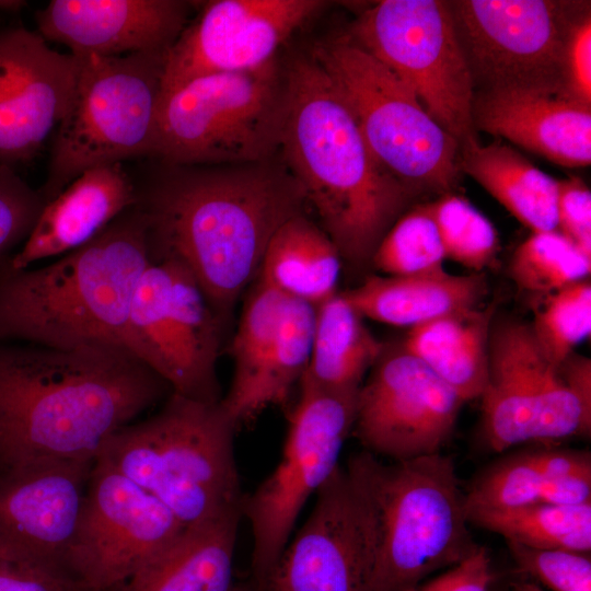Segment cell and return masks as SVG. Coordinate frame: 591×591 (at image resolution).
I'll return each mask as SVG.
<instances>
[{
  "label": "cell",
  "mask_w": 591,
  "mask_h": 591,
  "mask_svg": "<svg viewBox=\"0 0 591 591\" xmlns=\"http://www.w3.org/2000/svg\"><path fill=\"white\" fill-rule=\"evenodd\" d=\"M447 259L429 205L403 213L375 248L371 264L386 276H403L443 269Z\"/></svg>",
  "instance_id": "35"
},
{
  "label": "cell",
  "mask_w": 591,
  "mask_h": 591,
  "mask_svg": "<svg viewBox=\"0 0 591 591\" xmlns=\"http://www.w3.org/2000/svg\"><path fill=\"white\" fill-rule=\"evenodd\" d=\"M510 591H545L540 584L531 580L513 581Z\"/></svg>",
  "instance_id": "46"
},
{
  "label": "cell",
  "mask_w": 591,
  "mask_h": 591,
  "mask_svg": "<svg viewBox=\"0 0 591 591\" xmlns=\"http://www.w3.org/2000/svg\"><path fill=\"white\" fill-rule=\"evenodd\" d=\"M26 5V2L20 0H0V11L19 12Z\"/></svg>",
  "instance_id": "47"
},
{
  "label": "cell",
  "mask_w": 591,
  "mask_h": 591,
  "mask_svg": "<svg viewBox=\"0 0 591 591\" xmlns=\"http://www.w3.org/2000/svg\"><path fill=\"white\" fill-rule=\"evenodd\" d=\"M285 68L282 162L341 259L361 269L371 264L414 193L376 160L349 106L311 51L294 56Z\"/></svg>",
  "instance_id": "3"
},
{
  "label": "cell",
  "mask_w": 591,
  "mask_h": 591,
  "mask_svg": "<svg viewBox=\"0 0 591 591\" xmlns=\"http://www.w3.org/2000/svg\"><path fill=\"white\" fill-rule=\"evenodd\" d=\"M518 569L552 591H591V560L587 554L534 548L507 542Z\"/></svg>",
  "instance_id": "39"
},
{
  "label": "cell",
  "mask_w": 591,
  "mask_h": 591,
  "mask_svg": "<svg viewBox=\"0 0 591 591\" xmlns=\"http://www.w3.org/2000/svg\"><path fill=\"white\" fill-rule=\"evenodd\" d=\"M178 0H51L35 14L37 33L77 57L166 51L188 23Z\"/></svg>",
  "instance_id": "21"
},
{
  "label": "cell",
  "mask_w": 591,
  "mask_h": 591,
  "mask_svg": "<svg viewBox=\"0 0 591 591\" xmlns=\"http://www.w3.org/2000/svg\"><path fill=\"white\" fill-rule=\"evenodd\" d=\"M315 306L287 297L276 340L248 407V424L269 406H285L310 360Z\"/></svg>",
  "instance_id": "33"
},
{
  "label": "cell",
  "mask_w": 591,
  "mask_h": 591,
  "mask_svg": "<svg viewBox=\"0 0 591 591\" xmlns=\"http://www.w3.org/2000/svg\"><path fill=\"white\" fill-rule=\"evenodd\" d=\"M45 205L39 189L32 188L13 166L0 163V264L27 240Z\"/></svg>",
  "instance_id": "38"
},
{
  "label": "cell",
  "mask_w": 591,
  "mask_h": 591,
  "mask_svg": "<svg viewBox=\"0 0 591 591\" xmlns=\"http://www.w3.org/2000/svg\"><path fill=\"white\" fill-rule=\"evenodd\" d=\"M375 528L374 591H406L475 548L454 462L441 452L383 463L360 452L346 466Z\"/></svg>",
  "instance_id": "6"
},
{
  "label": "cell",
  "mask_w": 591,
  "mask_h": 591,
  "mask_svg": "<svg viewBox=\"0 0 591 591\" xmlns=\"http://www.w3.org/2000/svg\"><path fill=\"white\" fill-rule=\"evenodd\" d=\"M557 231L591 258V193L579 177L557 181Z\"/></svg>",
  "instance_id": "41"
},
{
  "label": "cell",
  "mask_w": 591,
  "mask_h": 591,
  "mask_svg": "<svg viewBox=\"0 0 591 591\" xmlns=\"http://www.w3.org/2000/svg\"><path fill=\"white\" fill-rule=\"evenodd\" d=\"M287 296L257 281L230 345L233 378L220 406L236 428L248 424V407L267 364Z\"/></svg>",
  "instance_id": "30"
},
{
  "label": "cell",
  "mask_w": 591,
  "mask_h": 591,
  "mask_svg": "<svg viewBox=\"0 0 591 591\" xmlns=\"http://www.w3.org/2000/svg\"><path fill=\"white\" fill-rule=\"evenodd\" d=\"M468 523L534 548L580 554L591 551V503L554 506L535 503L507 510L467 513Z\"/></svg>",
  "instance_id": "32"
},
{
  "label": "cell",
  "mask_w": 591,
  "mask_h": 591,
  "mask_svg": "<svg viewBox=\"0 0 591 591\" xmlns=\"http://www.w3.org/2000/svg\"><path fill=\"white\" fill-rule=\"evenodd\" d=\"M136 202V184L123 163L88 170L46 202L10 265L23 269L69 253L95 237Z\"/></svg>",
  "instance_id": "23"
},
{
  "label": "cell",
  "mask_w": 591,
  "mask_h": 591,
  "mask_svg": "<svg viewBox=\"0 0 591 591\" xmlns=\"http://www.w3.org/2000/svg\"><path fill=\"white\" fill-rule=\"evenodd\" d=\"M341 292L315 306L312 350L300 382L329 392H358L383 345Z\"/></svg>",
  "instance_id": "29"
},
{
  "label": "cell",
  "mask_w": 591,
  "mask_h": 591,
  "mask_svg": "<svg viewBox=\"0 0 591 591\" xmlns=\"http://www.w3.org/2000/svg\"><path fill=\"white\" fill-rule=\"evenodd\" d=\"M321 0H215L166 50L161 95L198 77L257 69L321 12Z\"/></svg>",
  "instance_id": "18"
},
{
  "label": "cell",
  "mask_w": 591,
  "mask_h": 591,
  "mask_svg": "<svg viewBox=\"0 0 591 591\" xmlns=\"http://www.w3.org/2000/svg\"><path fill=\"white\" fill-rule=\"evenodd\" d=\"M566 90L591 104V19L586 15L573 28L565 57Z\"/></svg>",
  "instance_id": "43"
},
{
  "label": "cell",
  "mask_w": 591,
  "mask_h": 591,
  "mask_svg": "<svg viewBox=\"0 0 591 591\" xmlns=\"http://www.w3.org/2000/svg\"><path fill=\"white\" fill-rule=\"evenodd\" d=\"M0 591H89L68 570L0 541Z\"/></svg>",
  "instance_id": "40"
},
{
  "label": "cell",
  "mask_w": 591,
  "mask_h": 591,
  "mask_svg": "<svg viewBox=\"0 0 591 591\" xmlns=\"http://www.w3.org/2000/svg\"><path fill=\"white\" fill-rule=\"evenodd\" d=\"M540 503L566 507L591 503V472L549 479Z\"/></svg>",
  "instance_id": "44"
},
{
  "label": "cell",
  "mask_w": 591,
  "mask_h": 591,
  "mask_svg": "<svg viewBox=\"0 0 591 591\" xmlns=\"http://www.w3.org/2000/svg\"><path fill=\"white\" fill-rule=\"evenodd\" d=\"M224 323L193 274L173 258L152 259L128 310L121 343L181 396L217 404Z\"/></svg>",
  "instance_id": "11"
},
{
  "label": "cell",
  "mask_w": 591,
  "mask_h": 591,
  "mask_svg": "<svg viewBox=\"0 0 591 591\" xmlns=\"http://www.w3.org/2000/svg\"><path fill=\"white\" fill-rule=\"evenodd\" d=\"M448 5L474 83L485 90H566V48L575 26L590 13L586 4L459 0Z\"/></svg>",
  "instance_id": "13"
},
{
  "label": "cell",
  "mask_w": 591,
  "mask_h": 591,
  "mask_svg": "<svg viewBox=\"0 0 591 591\" xmlns=\"http://www.w3.org/2000/svg\"><path fill=\"white\" fill-rule=\"evenodd\" d=\"M561 379L581 404L591 412V361L575 351L559 366Z\"/></svg>",
  "instance_id": "45"
},
{
  "label": "cell",
  "mask_w": 591,
  "mask_h": 591,
  "mask_svg": "<svg viewBox=\"0 0 591 591\" xmlns=\"http://www.w3.org/2000/svg\"><path fill=\"white\" fill-rule=\"evenodd\" d=\"M162 164L136 184L152 259L173 258L195 277L224 323L257 278L277 230L304 213L305 195L283 163L234 167Z\"/></svg>",
  "instance_id": "1"
},
{
  "label": "cell",
  "mask_w": 591,
  "mask_h": 591,
  "mask_svg": "<svg viewBox=\"0 0 591 591\" xmlns=\"http://www.w3.org/2000/svg\"><path fill=\"white\" fill-rule=\"evenodd\" d=\"M589 466L588 455L577 451L537 450L511 456L485 472L465 494L466 514L540 503L549 479Z\"/></svg>",
  "instance_id": "31"
},
{
  "label": "cell",
  "mask_w": 591,
  "mask_h": 591,
  "mask_svg": "<svg viewBox=\"0 0 591 591\" xmlns=\"http://www.w3.org/2000/svg\"><path fill=\"white\" fill-rule=\"evenodd\" d=\"M287 103L278 58L189 80L161 95L151 159L183 166L269 161L279 151Z\"/></svg>",
  "instance_id": "7"
},
{
  "label": "cell",
  "mask_w": 591,
  "mask_h": 591,
  "mask_svg": "<svg viewBox=\"0 0 591 591\" xmlns=\"http://www.w3.org/2000/svg\"><path fill=\"white\" fill-rule=\"evenodd\" d=\"M529 325L543 355L558 367L590 336V281L586 279L546 296Z\"/></svg>",
  "instance_id": "37"
},
{
  "label": "cell",
  "mask_w": 591,
  "mask_h": 591,
  "mask_svg": "<svg viewBox=\"0 0 591 591\" xmlns=\"http://www.w3.org/2000/svg\"><path fill=\"white\" fill-rule=\"evenodd\" d=\"M241 512L186 526L130 578L108 591H253L234 576Z\"/></svg>",
  "instance_id": "24"
},
{
  "label": "cell",
  "mask_w": 591,
  "mask_h": 591,
  "mask_svg": "<svg viewBox=\"0 0 591 591\" xmlns=\"http://www.w3.org/2000/svg\"><path fill=\"white\" fill-rule=\"evenodd\" d=\"M348 37L395 73L460 144L474 137V82L448 2L379 1Z\"/></svg>",
  "instance_id": "12"
},
{
  "label": "cell",
  "mask_w": 591,
  "mask_h": 591,
  "mask_svg": "<svg viewBox=\"0 0 591 591\" xmlns=\"http://www.w3.org/2000/svg\"><path fill=\"white\" fill-rule=\"evenodd\" d=\"M299 384L279 463L241 503L242 518L252 532V587L270 572L303 506L339 466L344 443L354 428L359 391L329 392Z\"/></svg>",
  "instance_id": "10"
},
{
  "label": "cell",
  "mask_w": 591,
  "mask_h": 591,
  "mask_svg": "<svg viewBox=\"0 0 591 591\" xmlns=\"http://www.w3.org/2000/svg\"><path fill=\"white\" fill-rule=\"evenodd\" d=\"M464 403L403 347L383 350L358 392L352 433L378 457L431 455L451 437Z\"/></svg>",
  "instance_id": "16"
},
{
  "label": "cell",
  "mask_w": 591,
  "mask_h": 591,
  "mask_svg": "<svg viewBox=\"0 0 591 591\" xmlns=\"http://www.w3.org/2000/svg\"><path fill=\"white\" fill-rule=\"evenodd\" d=\"M591 258L559 231L533 232L510 263L515 285L532 294L548 296L590 276Z\"/></svg>",
  "instance_id": "34"
},
{
  "label": "cell",
  "mask_w": 591,
  "mask_h": 591,
  "mask_svg": "<svg viewBox=\"0 0 591 591\" xmlns=\"http://www.w3.org/2000/svg\"><path fill=\"white\" fill-rule=\"evenodd\" d=\"M341 256L305 213L286 221L271 237L257 281L314 306L337 293Z\"/></svg>",
  "instance_id": "28"
},
{
  "label": "cell",
  "mask_w": 591,
  "mask_h": 591,
  "mask_svg": "<svg viewBox=\"0 0 591 591\" xmlns=\"http://www.w3.org/2000/svg\"><path fill=\"white\" fill-rule=\"evenodd\" d=\"M165 53L76 56L74 89L39 188L46 202L88 170L151 159Z\"/></svg>",
  "instance_id": "8"
},
{
  "label": "cell",
  "mask_w": 591,
  "mask_h": 591,
  "mask_svg": "<svg viewBox=\"0 0 591 591\" xmlns=\"http://www.w3.org/2000/svg\"><path fill=\"white\" fill-rule=\"evenodd\" d=\"M94 463L49 459L0 467V541L71 572Z\"/></svg>",
  "instance_id": "20"
},
{
  "label": "cell",
  "mask_w": 591,
  "mask_h": 591,
  "mask_svg": "<svg viewBox=\"0 0 591 591\" xmlns=\"http://www.w3.org/2000/svg\"><path fill=\"white\" fill-rule=\"evenodd\" d=\"M170 386L124 345L0 340V467L96 461Z\"/></svg>",
  "instance_id": "2"
},
{
  "label": "cell",
  "mask_w": 591,
  "mask_h": 591,
  "mask_svg": "<svg viewBox=\"0 0 591 591\" xmlns=\"http://www.w3.org/2000/svg\"><path fill=\"white\" fill-rule=\"evenodd\" d=\"M450 258L474 273L490 266L499 250L493 223L465 198L444 194L428 204Z\"/></svg>",
  "instance_id": "36"
},
{
  "label": "cell",
  "mask_w": 591,
  "mask_h": 591,
  "mask_svg": "<svg viewBox=\"0 0 591 591\" xmlns=\"http://www.w3.org/2000/svg\"><path fill=\"white\" fill-rule=\"evenodd\" d=\"M497 575L488 549L477 545L437 578L406 591H496Z\"/></svg>",
  "instance_id": "42"
},
{
  "label": "cell",
  "mask_w": 591,
  "mask_h": 591,
  "mask_svg": "<svg viewBox=\"0 0 591 591\" xmlns=\"http://www.w3.org/2000/svg\"><path fill=\"white\" fill-rule=\"evenodd\" d=\"M311 54L352 112L376 160L410 192L444 193L460 171V142L389 68L348 36L317 43Z\"/></svg>",
  "instance_id": "9"
},
{
  "label": "cell",
  "mask_w": 591,
  "mask_h": 591,
  "mask_svg": "<svg viewBox=\"0 0 591 591\" xmlns=\"http://www.w3.org/2000/svg\"><path fill=\"white\" fill-rule=\"evenodd\" d=\"M363 316L410 328L433 318L479 306L487 293L484 275H452L444 269L403 276H369L341 292Z\"/></svg>",
  "instance_id": "25"
},
{
  "label": "cell",
  "mask_w": 591,
  "mask_h": 591,
  "mask_svg": "<svg viewBox=\"0 0 591 591\" xmlns=\"http://www.w3.org/2000/svg\"><path fill=\"white\" fill-rule=\"evenodd\" d=\"M185 528L153 496L95 461L68 568L89 591H108Z\"/></svg>",
  "instance_id": "17"
},
{
  "label": "cell",
  "mask_w": 591,
  "mask_h": 591,
  "mask_svg": "<svg viewBox=\"0 0 591 591\" xmlns=\"http://www.w3.org/2000/svg\"><path fill=\"white\" fill-rule=\"evenodd\" d=\"M463 170L533 232L557 230V181L510 146H482L475 137L461 143Z\"/></svg>",
  "instance_id": "27"
},
{
  "label": "cell",
  "mask_w": 591,
  "mask_h": 591,
  "mask_svg": "<svg viewBox=\"0 0 591 591\" xmlns=\"http://www.w3.org/2000/svg\"><path fill=\"white\" fill-rule=\"evenodd\" d=\"M480 398L484 437L497 452L590 433L591 412L543 355L530 325L520 321L493 324Z\"/></svg>",
  "instance_id": "14"
},
{
  "label": "cell",
  "mask_w": 591,
  "mask_h": 591,
  "mask_svg": "<svg viewBox=\"0 0 591 591\" xmlns=\"http://www.w3.org/2000/svg\"><path fill=\"white\" fill-rule=\"evenodd\" d=\"M591 104L566 90H485L473 124L567 167L591 162Z\"/></svg>",
  "instance_id": "22"
},
{
  "label": "cell",
  "mask_w": 591,
  "mask_h": 591,
  "mask_svg": "<svg viewBox=\"0 0 591 591\" xmlns=\"http://www.w3.org/2000/svg\"><path fill=\"white\" fill-rule=\"evenodd\" d=\"M495 304L433 318L409 329L402 347L422 361L464 402L480 398L488 379Z\"/></svg>",
  "instance_id": "26"
},
{
  "label": "cell",
  "mask_w": 591,
  "mask_h": 591,
  "mask_svg": "<svg viewBox=\"0 0 591 591\" xmlns=\"http://www.w3.org/2000/svg\"><path fill=\"white\" fill-rule=\"evenodd\" d=\"M78 58L24 27L0 31V163L31 161L62 119Z\"/></svg>",
  "instance_id": "19"
},
{
  "label": "cell",
  "mask_w": 591,
  "mask_h": 591,
  "mask_svg": "<svg viewBox=\"0 0 591 591\" xmlns=\"http://www.w3.org/2000/svg\"><path fill=\"white\" fill-rule=\"evenodd\" d=\"M219 403L171 392L153 416L115 432L96 461L153 496L184 526L241 512L237 428Z\"/></svg>",
  "instance_id": "5"
},
{
  "label": "cell",
  "mask_w": 591,
  "mask_h": 591,
  "mask_svg": "<svg viewBox=\"0 0 591 591\" xmlns=\"http://www.w3.org/2000/svg\"><path fill=\"white\" fill-rule=\"evenodd\" d=\"M10 258L0 264V340L61 349L123 345L137 282L152 260L136 206L44 267L14 269Z\"/></svg>",
  "instance_id": "4"
},
{
  "label": "cell",
  "mask_w": 591,
  "mask_h": 591,
  "mask_svg": "<svg viewBox=\"0 0 591 591\" xmlns=\"http://www.w3.org/2000/svg\"><path fill=\"white\" fill-rule=\"evenodd\" d=\"M314 507L254 591H374L375 528L360 486L338 466Z\"/></svg>",
  "instance_id": "15"
}]
</instances>
